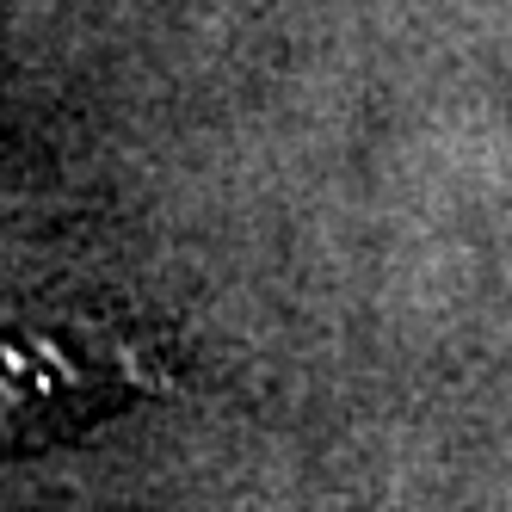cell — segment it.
<instances>
[{
	"label": "cell",
	"mask_w": 512,
	"mask_h": 512,
	"mask_svg": "<svg viewBox=\"0 0 512 512\" xmlns=\"http://www.w3.org/2000/svg\"><path fill=\"white\" fill-rule=\"evenodd\" d=\"M149 389H161L155 346L130 340L118 321H0V457L75 438Z\"/></svg>",
	"instance_id": "6da1fadb"
}]
</instances>
